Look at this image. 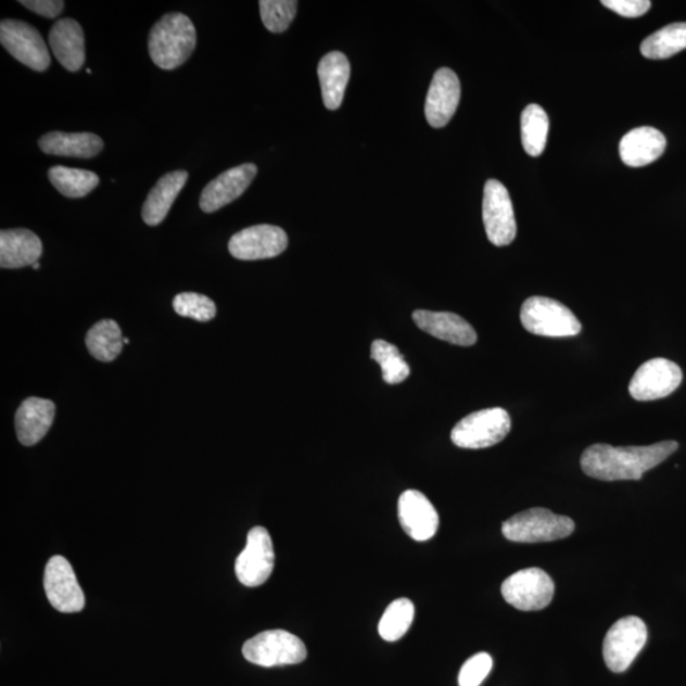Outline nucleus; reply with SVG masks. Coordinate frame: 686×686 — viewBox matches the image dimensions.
Returning a JSON list of instances; mask_svg holds the SVG:
<instances>
[{
	"label": "nucleus",
	"instance_id": "f257e3e1",
	"mask_svg": "<svg viewBox=\"0 0 686 686\" xmlns=\"http://www.w3.org/2000/svg\"><path fill=\"white\" fill-rule=\"evenodd\" d=\"M676 442H661L648 446H588L581 457V468L592 479L607 482L639 481L677 450Z\"/></svg>",
	"mask_w": 686,
	"mask_h": 686
},
{
	"label": "nucleus",
	"instance_id": "f03ea898",
	"mask_svg": "<svg viewBox=\"0 0 686 686\" xmlns=\"http://www.w3.org/2000/svg\"><path fill=\"white\" fill-rule=\"evenodd\" d=\"M196 41V28L192 21L182 13H168L156 22L149 34V54L158 68L174 71L189 61Z\"/></svg>",
	"mask_w": 686,
	"mask_h": 686
},
{
	"label": "nucleus",
	"instance_id": "7ed1b4c3",
	"mask_svg": "<svg viewBox=\"0 0 686 686\" xmlns=\"http://www.w3.org/2000/svg\"><path fill=\"white\" fill-rule=\"evenodd\" d=\"M573 532L575 523L572 519L543 507L513 514L503 524L505 538L517 543L555 542L567 538Z\"/></svg>",
	"mask_w": 686,
	"mask_h": 686
},
{
	"label": "nucleus",
	"instance_id": "20e7f679",
	"mask_svg": "<svg viewBox=\"0 0 686 686\" xmlns=\"http://www.w3.org/2000/svg\"><path fill=\"white\" fill-rule=\"evenodd\" d=\"M521 323L533 334L572 338L581 332L580 320L564 304L550 297H529L521 307Z\"/></svg>",
	"mask_w": 686,
	"mask_h": 686
},
{
	"label": "nucleus",
	"instance_id": "39448f33",
	"mask_svg": "<svg viewBox=\"0 0 686 686\" xmlns=\"http://www.w3.org/2000/svg\"><path fill=\"white\" fill-rule=\"evenodd\" d=\"M307 655L303 640L282 630L259 633L243 646L244 659L263 668L296 665Z\"/></svg>",
	"mask_w": 686,
	"mask_h": 686
},
{
	"label": "nucleus",
	"instance_id": "423d86ee",
	"mask_svg": "<svg viewBox=\"0 0 686 686\" xmlns=\"http://www.w3.org/2000/svg\"><path fill=\"white\" fill-rule=\"evenodd\" d=\"M510 430L511 419L504 408L482 409L455 424L452 442L463 449H484L501 443Z\"/></svg>",
	"mask_w": 686,
	"mask_h": 686
},
{
	"label": "nucleus",
	"instance_id": "0eeeda50",
	"mask_svg": "<svg viewBox=\"0 0 686 686\" xmlns=\"http://www.w3.org/2000/svg\"><path fill=\"white\" fill-rule=\"evenodd\" d=\"M648 632L643 619L625 617L619 619L608 631L602 644V656L609 670L624 673L647 643Z\"/></svg>",
	"mask_w": 686,
	"mask_h": 686
},
{
	"label": "nucleus",
	"instance_id": "6e6552de",
	"mask_svg": "<svg viewBox=\"0 0 686 686\" xmlns=\"http://www.w3.org/2000/svg\"><path fill=\"white\" fill-rule=\"evenodd\" d=\"M501 594L507 604L523 611L547 608L555 596V583L541 569H525L504 581Z\"/></svg>",
	"mask_w": 686,
	"mask_h": 686
},
{
	"label": "nucleus",
	"instance_id": "1a4fd4ad",
	"mask_svg": "<svg viewBox=\"0 0 686 686\" xmlns=\"http://www.w3.org/2000/svg\"><path fill=\"white\" fill-rule=\"evenodd\" d=\"M0 42L20 63L36 72H45L51 63L50 52L37 29L18 20H3Z\"/></svg>",
	"mask_w": 686,
	"mask_h": 686
},
{
	"label": "nucleus",
	"instance_id": "9d476101",
	"mask_svg": "<svg viewBox=\"0 0 686 686\" xmlns=\"http://www.w3.org/2000/svg\"><path fill=\"white\" fill-rule=\"evenodd\" d=\"M483 223L488 240L497 247L509 245L517 237V220L510 193L497 180L487 181L483 195Z\"/></svg>",
	"mask_w": 686,
	"mask_h": 686
},
{
	"label": "nucleus",
	"instance_id": "9b49d317",
	"mask_svg": "<svg viewBox=\"0 0 686 686\" xmlns=\"http://www.w3.org/2000/svg\"><path fill=\"white\" fill-rule=\"evenodd\" d=\"M275 551L270 533L264 526L251 529L247 546L236 561V575L247 587L264 585L271 576Z\"/></svg>",
	"mask_w": 686,
	"mask_h": 686
},
{
	"label": "nucleus",
	"instance_id": "f8f14e48",
	"mask_svg": "<svg viewBox=\"0 0 686 686\" xmlns=\"http://www.w3.org/2000/svg\"><path fill=\"white\" fill-rule=\"evenodd\" d=\"M682 382L681 367L659 357L640 365L631 380L630 393L639 402L661 399L674 393Z\"/></svg>",
	"mask_w": 686,
	"mask_h": 686
},
{
	"label": "nucleus",
	"instance_id": "ddd939ff",
	"mask_svg": "<svg viewBox=\"0 0 686 686\" xmlns=\"http://www.w3.org/2000/svg\"><path fill=\"white\" fill-rule=\"evenodd\" d=\"M45 593L52 607L62 613H78L86 606L84 592L72 564L62 556L52 557L45 569Z\"/></svg>",
	"mask_w": 686,
	"mask_h": 686
},
{
	"label": "nucleus",
	"instance_id": "4468645a",
	"mask_svg": "<svg viewBox=\"0 0 686 686\" xmlns=\"http://www.w3.org/2000/svg\"><path fill=\"white\" fill-rule=\"evenodd\" d=\"M288 234L279 227L261 224L230 238V255L242 261H257L281 255L288 247Z\"/></svg>",
	"mask_w": 686,
	"mask_h": 686
},
{
	"label": "nucleus",
	"instance_id": "2eb2a0df",
	"mask_svg": "<svg viewBox=\"0 0 686 686\" xmlns=\"http://www.w3.org/2000/svg\"><path fill=\"white\" fill-rule=\"evenodd\" d=\"M257 175L256 164L245 163L230 168L206 186L200 198V207L204 213H215L233 203L250 188Z\"/></svg>",
	"mask_w": 686,
	"mask_h": 686
},
{
	"label": "nucleus",
	"instance_id": "dca6fc26",
	"mask_svg": "<svg viewBox=\"0 0 686 686\" xmlns=\"http://www.w3.org/2000/svg\"><path fill=\"white\" fill-rule=\"evenodd\" d=\"M398 519L404 531L416 542L434 538L439 513L420 491L408 490L398 499Z\"/></svg>",
	"mask_w": 686,
	"mask_h": 686
},
{
	"label": "nucleus",
	"instance_id": "f3484780",
	"mask_svg": "<svg viewBox=\"0 0 686 686\" xmlns=\"http://www.w3.org/2000/svg\"><path fill=\"white\" fill-rule=\"evenodd\" d=\"M459 101L460 81L457 74L449 68L439 69L432 78L424 106V114L432 128L440 129L449 124Z\"/></svg>",
	"mask_w": 686,
	"mask_h": 686
},
{
	"label": "nucleus",
	"instance_id": "a211bd4d",
	"mask_svg": "<svg viewBox=\"0 0 686 686\" xmlns=\"http://www.w3.org/2000/svg\"><path fill=\"white\" fill-rule=\"evenodd\" d=\"M414 320L423 332L452 345L472 346L477 342L474 328L454 313L416 310Z\"/></svg>",
	"mask_w": 686,
	"mask_h": 686
},
{
	"label": "nucleus",
	"instance_id": "6ab92c4d",
	"mask_svg": "<svg viewBox=\"0 0 686 686\" xmlns=\"http://www.w3.org/2000/svg\"><path fill=\"white\" fill-rule=\"evenodd\" d=\"M52 54L66 71L78 72L86 62L85 33L76 20H59L49 34Z\"/></svg>",
	"mask_w": 686,
	"mask_h": 686
},
{
	"label": "nucleus",
	"instance_id": "aec40b11",
	"mask_svg": "<svg viewBox=\"0 0 686 686\" xmlns=\"http://www.w3.org/2000/svg\"><path fill=\"white\" fill-rule=\"evenodd\" d=\"M665 148L666 138L660 130L643 126L625 134L619 144V154L626 166L639 168L658 161Z\"/></svg>",
	"mask_w": 686,
	"mask_h": 686
},
{
	"label": "nucleus",
	"instance_id": "412c9836",
	"mask_svg": "<svg viewBox=\"0 0 686 686\" xmlns=\"http://www.w3.org/2000/svg\"><path fill=\"white\" fill-rule=\"evenodd\" d=\"M55 412V405L50 399L31 397L22 402L14 419L20 443L33 446L41 442L54 422Z\"/></svg>",
	"mask_w": 686,
	"mask_h": 686
},
{
	"label": "nucleus",
	"instance_id": "4be33fe9",
	"mask_svg": "<svg viewBox=\"0 0 686 686\" xmlns=\"http://www.w3.org/2000/svg\"><path fill=\"white\" fill-rule=\"evenodd\" d=\"M42 255V243L31 230L9 229L0 232V266L22 268L34 266Z\"/></svg>",
	"mask_w": 686,
	"mask_h": 686
},
{
	"label": "nucleus",
	"instance_id": "5701e85b",
	"mask_svg": "<svg viewBox=\"0 0 686 686\" xmlns=\"http://www.w3.org/2000/svg\"><path fill=\"white\" fill-rule=\"evenodd\" d=\"M189 180L186 170L169 172L154 186L145 200L141 216L148 226H158L168 215L178 195Z\"/></svg>",
	"mask_w": 686,
	"mask_h": 686
},
{
	"label": "nucleus",
	"instance_id": "b1692460",
	"mask_svg": "<svg viewBox=\"0 0 686 686\" xmlns=\"http://www.w3.org/2000/svg\"><path fill=\"white\" fill-rule=\"evenodd\" d=\"M350 74H352V66L346 55L340 51L328 52L319 62L318 77L325 106L328 110H338L341 106Z\"/></svg>",
	"mask_w": 686,
	"mask_h": 686
},
{
	"label": "nucleus",
	"instance_id": "393cba45",
	"mask_svg": "<svg viewBox=\"0 0 686 686\" xmlns=\"http://www.w3.org/2000/svg\"><path fill=\"white\" fill-rule=\"evenodd\" d=\"M39 147L45 154L89 160L102 152L103 141L92 132L52 131L45 134Z\"/></svg>",
	"mask_w": 686,
	"mask_h": 686
},
{
	"label": "nucleus",
	"instance_id": "a878e982",
	"mask_svg": "<svg viewBox=\"0 0 686 686\" xmlns=\"http://www.w3.org/2000/svg\"><path fill=\"white\" fill-rule=\"evenodd\" d=\"M88 352L94 359L111 363L123 352L124 339L115 320L104 319L89 330L86 338Z\"/></svg>",
	"mask_w": 686,
	"mask_h": 686
},
{
	"label": "nucleus",
	"instance_id": "bb28decb",
	"mask_svg": "<svg viewBox=\"0 0 686 686\" xmlns=\"http://www.w3.org/2000/svg\"><path fill=\"white\" fill-rule=\"evenodd\" d=\"M49 180L62 195L80 199L92 192L100 183L94 172L55 166L49 169Z\"/></svg>",
	"mask_w": 686,
	"mask_h": 686
},
{
	"label": "nucleus",
	"instance_id": "cd10ccee",
	"mask_svg": "<svg viewBox=\"0 0 686 686\" xmlns=\"http://www.w3.org/2000/svg\"><path fill=\"white\" fill-rule=\"evenodd\" d=\"M686 49V24H673L659 29L640 45V52L647 59L661 61Z\"/></svg>",
	"mask_w": 686,
	"mask_h": 686
},
{
	"label": "nucleus",
	"instance_id": "c85d7f7f",
	"mask_svg": "<svg viewBox=\"0 0 686 686\" xmlns=\"http://www.w3.org/2000/svg\"><path fill=\"white\" fill-rule=\"evenodd\" d=\"M549 118L539 104H529L521 114V143L532 156H539L547 145Z\"/></svg>",
	"mask_w": 686,
	"mask_h": 686
},
{
	"label": "nucleus",
	"instance_id": "c756f323",
	"mask_svg": "<svg viewBox=\"0 0 686 686\" xmlns=\"http://www.w3.org/2000/svg\"><path fill=\"white\" fill-rule=\"evenodd\" d=\"M415 618L414 602L401 598L390 604L378 625V632L386 643H394L404 637L412 625Z\"/></svg>",
	"mask_w": 686,
	"mask_h": 686
},
{
	"label": "nucleus",
	"instance_id": "7c9ffc66",
	"mask_svg": "<svg viewBox=\"0 0 686 686\" xmlns=\"http://www.w3.org/2000/svg\"><path fill=\"white\" fill-rule=\"evenodd\" d=\"M371 359L382 368L386 384H399L411 374V369L399 350L384 340H377L371 345Z\"/></svg>",
	"mask_w": 686,
	"mask_h": 686
},
{
	"label": "nucleus",
	"instance_id": "2f4dec72",
	"mask_svg": "<svg viewBox=\"0 0 686 686\" xmlns=\"http://www.w3.org/2000/svg\"><path fill=\"white\" fill-rule=\"evenodd\" d=\"M295 0H261L259 12L265 27L274 34L287 31L295 18Z\"/></svg>",
	"mask_w": 686,
	"mask_h": 686
},
{
	"label": "nucleus",
	"instance_id": "473e14b6",
	"mask_svg": "<svg viewBox=\"0 0 686 686\" xmlns=\"http://www.w3.org/2000/svg\"><path fill=\"white\" fill-rule=\"evenodd\" d=\"M174 309L178 316L198 320V322H208L216 316V305L203 294L182 293L178 294L174 301Z\"/></svg>",
	"mask_w": 686,
	"mask_h": 686
},
{
	"label": "nucleus",
	"instance_id": "72a5a7b5",
	"mask_svg": "<svg viewBox=\"0 0 686 686\" xmlns=\"http://www.w3.org/2000/svg\"><path fill=\"white\" fill-rule=\"evenodd\" d=\"M492 666H494V661L488 653L481 652L472 656L460 669L459 686H480L491 673Z\"/></svg>",
	"mask_w": 686,
	"mask_h": 686
},
{
	"label": "nucleus",
	"instance_id": "f704fd0d",
	"mask_svg": "<svg viewBox=\"0 0 686 686\" xmlns=\"http://www.w3.org/2000/svg\"><path fill=\"white\" fill-rule=\"evenodd\" d=\"M601 4L618 13L619 16L628 18L644 16L652 5L648 0H602Z\"/></svg>",
	"mask_w": 686,
	"mask_h": 686
},
{
	"label": "nucleus",
	"instance_id": "c9c22d12",
	"mask_svg": "<svg viewBox=\"0 0 686 686\" xmlns=\"http://www.w3.org/2000/svg\"><path fill=\"white\" fill-rule=\"evenodd\" d=\"M20 4L47 18H56L65 7L62 0H21Z\"/></svg>",
	"mask_w": 686,
	"mask_h": 686
},
{
	"label": "nucleus",
	"instance_id": "e433bc0d",
	"mask_svg": "<svg viewBox=\"0 0 686 686\" xmlns=\"http://www.w3.org/2000/svg\"><path fill=\"white\" fill-rule=\"evenodd\" d=\"M33 267L35 268V270H39V268H40V264H39V263H37V264H35Z\"/></svg>",
	"mask_w": 686,
	"mask_h": 686
},
{
	"label": "nucleus",
	"instance_id": "4c0bfd02",
	"mask_svg": "<svg viewBox=\"0 0 686 686\" xmlns=\"http://www.w3.org/2000/svg\"><path fill=\"white\" fill-rule=\"evenodd\" d=\"M130 340L129 339H124V345H129Z\"/></svg>",
	"mask_w": 686,
	"mask_h": 686
}]
</instances>
